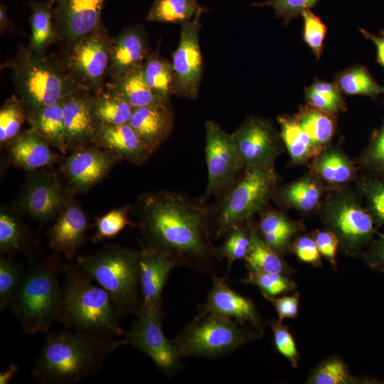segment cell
Instances as JSON below:
<instances>
[{"instance_id":"6da1fadb","label":"cell","mask_w":384,"mask_h":384,"mask_svg":"<svg viewBox=\"0 0 384 384\" xmlns=\"http://www.w3.org/2000/svg\"><path fill=\"white\" fill-rule=\"evenodd\" d=\"M139 212L143 245L161 252L176 267L211 273L220 262L208 207L200 198L169 191L147 193L139 198Z\"/></svg>"},{"instance_id":"7a4b0ae2","label":"cell","mask_w":384,"mask_h":384,"mask_svg":"<svg viewBox=\"0 0 384 384\" xmlns=\"http://www.w3.org/2000/svg\"><path fill=\"white\" fill-rule=\"evenodd\" d=\"M124 338L88 332L62 331L45 337L32 375L42 384H67L94 375Z\"/></svg>"},{"instance_id":"3957f363","label":"cell","mask_w":384,"mask_h":384,"mask_svg":"<svg viewBox=\"0 0 384 384\" xmlns=\"http://www.w3.org/2000/svg\"><path fill=\"white\" fill-rule=\"evenodd\" d=\"M63 300L58 320L68 329L108 336H121V314L110 294L77 265L63 267Z\"/></svg>"},{"instance_id":"277c9868","label":"cell","mask_w":384,"mask_h":384,"mask_svg":"<svg viewBox=\"0 0 384 384\" xmlns=\"http://www.w3.org/2000/svg\"><path fill=\"white\" fill-rule=\"evenodd\" d=\"M11 70V80L28 112V119L41 109L63 101L81 88L63 63L19 46L15 56L1 65Z\"/></svg>"},{"instance_id":"5b68a950","label":"cell","mask_w":384,"mask_h":384,"mask_svg":"<svg viewBox=\"0 0 384 384\" xmlns=\"http://www.w3.org/2000/svg\"><path fill=\"white\" fill-rule=\"evenodd\" d=\"M59 269L58 260L49 257L26 270L11 306L26 334L47 332L58 319L63 300Z\"/></svg>"},{"instance_id":"8992f818","label":"cell","mask_w":384,"mask_h":384,"mask_svg":"<svg viewBox=\"0 0 384 384\" xmlns=\"http://www.w3.org/2000/svg\"><path fill=\"white\" fill-rule=\"evenodd\" d=\"M273 165L245 167L240 178L208 207L210 230L219 238L262 209L274 191Z\"/></svg>"},{"instance_id":"52a82bcc","label":"cell","mask_w":384,"mask_h":384,"mask_svg":"<svg viewBox=\"0 0 384 384\" xmlns=\"http://www.w3.org/2000/svg\"><path fill=\"white\" fill-rule=\"evenodd\" d=\"M139 250L117 245L80 256L77 265L110 296L121 315H137Z\"/></svg>"},{"instance_id":"ba28073f","label":"cell","mask_w":384,"mask_h":384,"mask_svg":"<svg viewBox=\"0 0 384 384\" xmlns=\"http://www.w3.org/2000/svg\"><path fill=\"white\" fill-rule=\"evenodd\" d=\"M262 335L256 329L233 319L199 314L173 341L181 358H218Z\"/></svg>"},{"instance_id":"9c48e42d","label":"cell","mask_w":384,"mask_h":384,"mask_svg":"<svg viewBox=\"0 0 384 384\" xmlns=\"http://www.w3.org/2000/svg\"><path fill=\"white\" fill-rule=\"evenodd\" d=\"M112 37L102 23L95 31L66 48L62 60L74 81L92 94L105 90Z\"/></svg>"},{"instance_id":"30bf717a","label":"cell","mask_w":384,"mask_h":384,"mask_svg":"<svg viewBox=\"0 0 384 384\" xmlns=\"http://www.w3.org/2000/svg\"><path fill=\"white\" fill-rule=\"evenodd\" d=\"M205 129L208 183L200 198L206 203L211 196H220L233 185L245 166L231 134L211 120L206 122Z\"/></svg>"},{"instance_id":"8fae6325","label":"cell","mask_w":384,"mask_h":384,"mask_svg":"<svg viewBox=\"0 0 384 384\" xmlns=\"http://www.w3.org/2000/svg\"><path fill=\"white\" fill-rule=\"evenodd\" d=\"M132 327L124 333L127 345L142 351L158 370L170 376L184 366L174 341L166 338L162 324V310L139 308Z\"/></svg>"},{"instance_id":"7c38bea8","label":"cell","mask_w":384,"mask_h":384,"mask_svg":"<svg viewBox=\"0 0 384 384\" xmlns=\"http://www.w3.org/2000/svg\"><path fill=\"white\" fill-rule=\"evenodd\" d=\"M201 15L181 24L179 43L172 54L175 95L188 99H196L198 97L203 72L199 43Z\"/></svg>"},{"instance_id":"4fadbf2b","label":"cell","mask_w":384,"mask_h":384,"mask_svg":"<svg viewBox=\"0 0 384 384\" xmlns=\"http://www.w3.org/2000/svg\"><path fill=\"white\" fill-rule=\"evenodd\" d=\"M70 201L58 176L41 171L28 176L16 205L19 211L46 222L57 217Z\"/></svg>"},{"instance_id":"5bb4252c","label":"cell","mask_w":384,"mask_h":384,"mask_svg":"<svg viewBox=\"0 0 384 384\" xmlns=\"http://www.w3.org/2000/svg\"><path fill=\"white\" fill-rule=\"evenodd\" d=\"M121 160L110 151L87 145L73 150L61 171L73 191L84 192L102 181Z\"/></svg>"},{"instance_id":"9a60e30c","label":"cell","mask_w":384,"mask_h":384,"mask_svg":"<svg viewBox=\"0 0 384 384\" xmlns=\"http://www.w3.org/2000/svg\"><path fill=\"white\" fill-rule=\"evenodd\" d=\"M106 0H60L53 8L58 41L65 48L90 33L103 22L102 11Z\"/></svg>"},{"instance_id":"2e32d148","label":"cell","mask_w":384,"mask_h":384,"mask_svg":"<svg viewBox=\"0 0 384 384\" xmlns=\"http://www.w3.org/2000/svg\"><path fill=\"white\" fill-rule=\"evenodd\" d=\"M211 278L212 287L200 307V314L230 319L262 334L264 323L255 304L230 287L224 278L213 274Z\"/></svg>"},{"instance_id":"e0dca14e","label":"cell","mask_w":384,"mask_h":384,"mask_svg":"<svg viewBox=\"0 0 384 384\" xmlns=\"http://www.w3.org/2000/svg\"><path fill=\"white\" fill-rule=\"evenodd\" d=\"M231 134L245 167L273 165L277 147L267 123L251 117Z\"/></svg>"},{"instance_id":"ac0fdd59","label":"cell","mask_w":384,"mask_h":384,"mask_svg":"<svg viewBox=\"0 0 384 384\" xmlns=\"http://www.w3.org/2000/svg\"><path fill=\"white\" fill-rule=\"evenodd\" d=\"M92 95L80 89L63 100L68 151L93 144L98 124L92 112Z\"/></svg>"},{"instance_id":"d6986e66","label":"cell","mask_w":384,"mask_h":384,"mask_svg":"<svg viewBox=\"0 0 384 384\" xmlns=\"http://www.w3.org/2000/svg\"><path fill=\"white\" fill-rule=\"evenodd\" d=\"M332 231L350 252L359 251L374 239L376 225L370 213L356 203L339 206L331 216Z\"/></svg>"},{"instance_id":"ffe728a7","label":"cell","mask_w":384,"mask_h":384,"mask_svg":"<svg viewBox=\"0 0 384 384\" xmlns=\"http://www.w3.org/2000/svg\"><path fill=\"white\" fill-rule=\"evenodd\" d=\"M175 265L156 250L142 246L139 250V282L142 294L139 308L162 310V292Z\"/></svg>"},{"instance_id":"44dd1931","label":"cell","mask_w":384,"mask_h":384,"mask_svg":"<svg viewBox=\"0 0 384 384\" xmlns=\"http://www.w3.org/2000/svg\"><path fill=\"white\" fill-rule=\"evenodd\" d=\"M149 54L143 27L133 26L125 28L111 40L107 72L110 80L117 79L144 64Z\"/></svg>"},{"instance_id":"7402d4cb","label":"cell","mask_w":384,"mask_h":384,"mask_svg":"<svg viewBox=\"0 0 384 384\" xmlns=\"http://www.w3.org/2000/svg\"><path fill=\"white\" fill-rule=\"evenodd\" d=\"M89 220L82 208L70 201L48 233L50 247L72 260L85 240Z\"/></svg>"},{"instance_id":"603a6c76","label":"cell","mask_w":384,"mask_h":384,"mask_svg":"<svg viewBox=\"0 0 384 384\" xmlns=\"http://www.w3.org/2000/svg\"><path fill=\"white\" fill-rule=\"evenodd\" d=\"M129 124L154 152L174 127V114L170 101L134 108Z\"/></svg>"},{"instance_id":"cb8c5ba5","label":"cell","mask_w":384,"mask_h":384,"mask_svg":"<svg viewBox=\"0 0 384 384\" xmlns=\"http://www.w3.org/2000/svg\"><path fill=\"white\" fill-rule=\"evenodd\" d=\"M93 144L137 166L144 164L154 153L129 123L98 124Z\"/></svg>"},{"instance_id":"d4e9b609","label":"cell","mask_w":384,"mask_h":384,"mask_svg":"<svg viewBox=\"0 0 384 384\" xmlns=\"http://www.w3.org/2000/svg\"><path fill=\"white\" fill-rule=\"evenodd\" d=\"M6 145L12 164L27 171L50 166L60 158L51 150L48 141L33 127L21 131Z\"/></svg>"},{"instance_id":"484cf974","label":"cell","mask_w":384,"mask_h":384,"mask_svg":"<svg viewBox=\"0 0 384 384\" xmlns=\"http://www.w3.org/2000/svg\"><path fill=\"white\" fill-rule=\"evenodd\" d=\"M105 90L124 99L134 109L169 100L156 95L149 87L144 77V64L117 79L110 80Z\"/></svg>"},{"instance_id":"4316f807","label":"cell","mask_w":384,"mask_h":384,"mask_svg":"<svg viewBox=\"0 0 384 384\" xmlns=\"http://www.w3.org/2000/svg\"><path fill=\"white\" fill-rule=\"evenodd\" d=\"M247 222L250 232V245L244 259L247 270L279 273L289 277L293 270L282 255L262 240L252 218Z\"/></svg>"},{"instance_id":"83f0119b","label":"cell","mask_w":384,"mask_h":384,"mask_svg":"<svg viewBox=\"0 0 384 384\" xmlns=\"http://www.w3.org/2000/svg\"><path fill=\"white\" fill-rule=\"evenodd\" d=\"M30 6L31 36L28 47L36 53L46 54L47 48L58 41L53 20L54 4L49 1L32 0Z\"/></svg>"},{"instance_id":"f1b7e54d","label":"cell","mask_w":384,"mask_h":384,"mask_svg":"<svg viewBox=\"0 0 384 384\" xmlns=\"http://www.w3.org/2000/svg\"><path fill=\"white\" fill-rule=\"evenodd\" d=\"M27 121L52 147L62 154L67 152L63 101L41 109Z\"/></svg>"},{"instance_id":"f546056e","label":"cell","mask_w":384,"mask_h":384,"mask_svg":"<svg viewBox=\"0 0 384 384\" xmlns=\"http://www.w3.org/2000/svg\"><path fill=\"white\" fill-rule=\"evenodd\" d=\"M256 226L262 240L281 255L299 230L298 225L282 213L275 210L263 213L259 224Z\"/></svg>"},{"instance_id":"4dcf8cb0","label":"cell","mask_w":384,"mask_h":384,"mask_svg":"<svg viewBox=\"0 0 384 384\" xmlns=\"http://www.w3.org/2000/svg\"><path fill=\"white\" fill-rule=\"evenodd\" d=\"M91 108L97 124L129 123L134 108L124 99L108 90L92 94Z\"/></svg>"},{"instance_id":"1f68e13d","label":"cell","mask_w":384,"mask_h":384,"mask_svg":"<svg viewBox=\"0 0 384 384\" xmlns=\"http://www.w3.org/2000/svg\"><path fill=\"white\" fill-rule=\"evenodd\" d=\"M206 11L198 0H154L146 18L149 21L182 24Z\"/></svg>"},{"instance_id":"d6a6232c","label":"cell","mask_w":384,"mask_h":384,"mask_svg":"<svg viewBox=\"0 0 384 384\" xmlns=\"http://www.w3.org/2000/svg\"><path fill=\"white\" fill-rule=\"evenodd\" d=\"M373 378H358L353 375L346 363L337 356H330L314 368L309 374V384H374L379 383Z\"/></svg>"},{"instance_id":"836d02e7","label":"cell","mask_w":384,"mask_h":384,"mask_svg":"<svg viewBox=\"0 0 384 384\" xmlns=\"http://www.w3.org/2000/svg\"><path fill=\"white\" fill-rule=\"evenodd\" d=\"M144 77L158 96L169 99L175 95V78L171 62L161 58L158 50L150 53L144 63Z\"/></svg>"},{"instance_id":"e575fe53","label":"cell","mask_w":384,"mask_h":384,"mask_svg":"<svg viewBox=\"0 0 384 384\" xmlns=\"http://www.w3.org/2000/svg\"><path fill=\"white\" fill-rule=\"evenodd\" d=\"M278 120L282 139L292 159L302 161L318 152L319 147L312 143L297 120L287 117H280Z\"/></svg>"},{"instance_id":"d590c367","label":"cell","mask_w":384,"mask_h":384,"mask_svg":"<svg viewBox=\"0 0 384 384\" xmlns=\"http://www.w3.org/2000/svg\"><path fill=\"white\" fill-rule=\"evenodd\" d=\"M28 112L23 101L16 95L7 98L0 109V143L7 144L21 132Z\"/></svg>"},{"instance_id":"8d00e7d4","label":"cell","mask_w":384,"mask_h":384,"mask_svg":"<svg viewBox=\"0 0 384 384\" xmlns=\"http://www.w3.org/2000/svg\"><path fill=\"white\" fill-rule=\"evenodd\" d=\"M337 86L348 95H363L371 97L384 93L380 85L363 66H356L341 73L337 77Z\"/></svg>"},{"instance_id":"74e56055","label":"cell","mask_w":384,"mask_h":384,"mask_svg":"<svg viewBox=\"0 0 384 384\" xmlns=\"http://www.w3.org/2000/svg\"><path fill=\"white\" fill-rule=\"evenodd\" d=\"M26 229L20 220L11 211L2 208L0 213V252L14 255L26 244Z\"/></svg>"},{"instance_id":"f35d334b","label":"cell","mask_w":384,"mask_h":384,"mask_svg":"<svg viewBox=\"0 0 384 384\" xmlns=\"http://www.w3.org/2000/svg\"><path fill=\"white\" fill-rule=\"evenodd\" d=\"M222 245L218 247V259H226L228 269L238 260L245 259L250 245V232L247 220L231 228L225 235Z\"/></svg>"},{"instance_id":"ab89813d","label":"cell","mask_w":384,"mask_h":384,"mask_svg":"<svg viewBox=\"0 0 384 384\" xmlns=\"http://www.w3.org/2000/svg\"><path fill=\"white\" fill-rule=\"evenodd\" d=\"M240 282L257 287L264 297H277L297 289L294 281L289 276L279 273L247 270V277Z\"/></svg>"},{"instance_id":"60d3db41","label":"cell","mask_w":384,"mask_h":384,"mask_svg":"<svg viewBox=\"0 0 384 384\" xmlns=\"http://www.w3.org/2000/svg\"><path fill=\"white\" fill-rule=\"evenodd\" d=\"M297 121L312 143L318 147L329 142L333 136L334 120L321 110L304 111Z\"/></svg>"},{"instance_id":"b9f144b4","label":"cell","mask_w":384,"mask_h":384,"mask_svg":"<svg viewBox=\"0 0 384 384\" xmlns=\"http://www.w3.org/2000/svg\"><path fill=\"white\" fill-rule=\"evenodd\" d=\"M25 272L22 267L10 257H0V309L11 305L23 279Z\"/></svg>"},{"instance_id":"7bdbcfd3","label":"cell","mask_w":384,"mask_h":384,"mask_svg":"<svg viewBox=\"0 0 384 384\" xmlns=\"http://www.w3.org/2000/svg\"><path fill=\"white\" fill-rule=\"evenodd\" d=\"M129 205L115 208L99 218L95 223V242L117 235L127 225H132L129 217Z\"/></svg>"},{"instance_id":"ee69618b","label":"cell","mask_w":384,"mask_h":384,"mask_svg":"<svg viewBox=\"0 0 384 384\" xmlns=\"http://www.w3.org/2000/svg\"><path fill=\"white\" fill-rule=\"evenodd\" d=\"M316 170L330 183H343L351 176L350 164L340 154L334 152L322 156L316 163Z\"/></svg>"},{"instance_id":"f6af8a7d","label":"cell","mask_w":384,"mask_h":384,"mask_svg":"<svg viewBox=\"0 0 384 384\" xmlns=\"http://www.w3.org/2000/svg\"><path fill=\"white\" fill-rule=\"evenodd\" d=\"M284 195L289 203L304 210L314 208L320 198L318 187L308 180L299 181L292 184Z\"/></svg>"},{"instance_id":"bcb514c9","label":"cell","mask_w":384,"mask_h":384,"mask_svg":"<svg viewBox=\"0 0 384 384\" xmlns=\"http://www.w3.org/2000/svg\"><path fill=\"white\" fill-rule=\"evenodd\" d=\"M270 325L277 351L289 361L293 368H297L299 353L289 328L278 319L271 321Z\"/></svg>"},{"instance_id":"7dc6e473","label":"cell","mask_w":384,"mask_h":384,"mask_svg":"<svg viewBox=\"0 0 384 384\" xmlns=\"http://www.w3.org/2000/svg\"><path fill=\"white\" fill-rule=\"evenodd\" d=\"M304 19V38L316 58L322 52L323 42L326 32V26L311 10H304L302 14Z\"/></svg>"},{"instance_id":"c3c4849f","label":"cell","mask_w":384,"mask_h":384,"mask_svg":"<svg viewBox=\"0 0 384 384\" xmlns=\"http://www.w3.org/2000/svg\"><path fill=\"white\" fill-rule=\"evenodd\" d=\"M364 190L372 215L377 226L384 225V183L375 179L367 180Z\"/></svg>"},{"instance_id":"681fc988","label":"cell","mask_w":384,"mask_h":384,"mask_svg":"<svg viewBox=\"0 0 384 384\" xmlns=\"http://www.w3.org/2000/svg\"><path fill=\"white\" fill-rule=\"evenodd\" d=\"M318 0H268L260 4H253V6H270L275 11L278 17L289 21L292 18L302 14L304 10L313 6Z\"/></svg>"},{"instance_id":"f907efd6","label":"cell","mask_w":384,"mask_h":384,"mask_svg":"<svg viewBox=\"0 0 384 384\" xmlns=\"http://www.w3.org/2000/svg\"><path fill=\"white\" fill-rule=\"evenodd\" d=\"M365 161L373 171L384 174V124L373 136Z\"/></svg>"},{"instance_id":"816d5d0a","label":"cell","mask_w":384,"mask_h":384,"mask_svg":"<svg viewBox=\"0 0 384 384\" xmlns=\"http://www.w3.org/2000/svg\"><path fill=\"white\" fill-rule=\"evenodd\" d=\"M292 249L301 262L316 267L321 266V254L314 238L309 236L299 237L292 244Z\"/></svg>"},{"instance_id":"f5cc1de1","label":"cell","mask_w":384,"mask_h":384,"mask_svg":"<svg viewBox=\"0 0 384 384\" xmlns=\"http://www.w3.org/2000/svg\"><path fill=\"white\" fill-rule=\"evenodd\" d=\"M300 294L294 292L292 294L282 297H265L274 306L278 316V320L283 321L285 319H296L299 314Z\"/></svg>"},{"instance_id":"db71d44e","label":"cell","mask_w":384,"mask_h":384,"mask_svg":"<svg viewBox=\"0 0 384 384\" xmlns=\"http://www.w3.org/2000/svg\"><path fill=\"white\" fill-rule=\"evenodd\" d=\"M318 250L333 267L336 265V253L340 244L337 235L333 231L318 230L314 237Z\"/></svg>"},{"instance_id":"11a10c76","label":"cell","mask_w":384,"mask_h":384,"mask_svg":"<svg viewBox=\"0 0 384 384\" xmlns=\"http://www.w3.org/2000/svg\"><path fill=\"white\" fill-rule=\"evenodd\" d=\"M363 256V262L369 269L384 274V233L374 238Z\"/></svg>"},{"instance_id":"9f6ffc18","label":"cell","mask_w":384,"mask_h":384,"mask_svg":"<svg viewBox=\"0 0 384 384\" xmlns=\"http://www.w3.org/2000/svg\"><path fill=\"white\" fill-rule=\"evenodd\" d=\"M306 97L309 102L323 112H335L342 107V100L336 99L307 89Z\"/></svg>"},{"instance_id":"6f0895ef","label":"cell","mask_w":384,"mask_h":384,"mask_svg":"<svg viewBox=\"0 0 384 384\" xmlns=\"http://www.w3.org/2000/svg\"><path fill=\"white\" fill-rule=\"evenodd\" d=\"M310 88L320 94L342 100L338 87L334 83L316 82Z\"/></svg>"},{"instance_id":"680465c9","label":"cell","mask_w":384,"mask_h":384,"mask_svg":"<svg viewBox=\"0 0 384 384\" xmlns=\"http://www.w3.org/2000/svg\"><path fill=\"white\" fill-rule=\"evenodd\" d=\"M9 8L4 4H0V34L4 35L7 32L14 33L15 26L12 23L8 14Z\"/></svg>"},{"instance_id":"91938a15","label":"cell","mask_w":384,"mask_h":384,"mask_svg":"<svg viewBox=\"0 0 384 384\" xmlns=\"http://www.w3.org/2000/svg\"><path fill=\"white\" fill-rule=\"evenodd\" d=\"M361 32L366 38L371 40L375 45L377 48L378 61L384 67V36H377L363 29H361Z\"/></svg>"},{"instance_id":"94428289","label":"cell","mask_w":384,"mask_h":384,"mask_svg":"<svg viewBox=\"0 0 384 384\" xmlns=\"http://www.w3.org/2000/svg\"><path fill=\"white\" fill-rule=\"evenodd\" d=\"M18 367L16 364H11L7 368L0 372V384H9L17 374Z\"/></svg>"},{"instance_id":"6125c7cd","label":"cell","mask_w":384,"mask_h":384,"mask_svg":"<svg viewBox=\"0 0 384 384\" xmlns=\"http://www.w3.org/2000/svg\"><path fill=\"white\" fill-rule=\"evenodd\" d=\"M48 1H49L53 4H56L57 2H58L60 0H48Z\"/></svg>"},{"instance_id":"be15d7a7","label":"cell","mask_w":384,"mask_h":384,"mask_svg":"<svg viewBox=\"0 0 384 384\" xmlns=\"http://www.w3.org/2000/svg\"><path fill=\"white\" fill-rule=\"evenodd\" d=\"M380 35L384 36V30L381 32Z\"/></svg>"},{"instance_id":"e7e4bbea","label":"cell","mask_w":384,"mask_h":384,"mask_svg":"<svg viewBox=\"0 0 384 384\" xmlns=\"http://www.w3.org/2000/svg\"><path fill=\"white\" fill-rule=\"evenodd\" d=\"M380 383H383V384H384V381H383V382H380Z\"/></svg>"}]
</instances>
